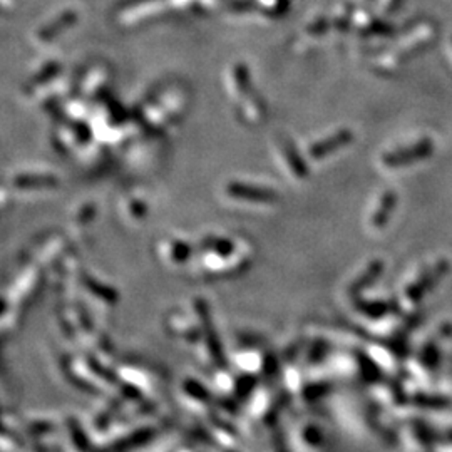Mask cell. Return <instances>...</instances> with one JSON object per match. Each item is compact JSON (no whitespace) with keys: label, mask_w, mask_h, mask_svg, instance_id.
<instances>
[{"label":"cell","mask_w":452,"mask_h":452,"mask_svg":"<svg viewBox=\"0 0 452 452\" xmlns=\"http://www.w3.org/2000/svg\"><path fill=\"white\" fill-rule=\"evenodd\" d=\"M434 153V143L431 139H421L419 143L410 144V146L399 147L395 151H389L383 154L382 163L389 168H401L412 165V163L422 161V159L429 158Z\"/></svg>","instance_id":"6da1fadb"},{"label":"cell","mask_w":452,"mask_h":452,"mask_svg":"<svg viewBox=\"0 0 452 452\" xmlns=\"http://www.w3.org/2000/svg\"><path fill=\"white\" fill-rule=\"evenodd\" d=\"M395 205H397V195H395L394 191H386L382 196L381 203H379L377 211H375V215L372 216V226L374 228L386 226Z\"/></svg>","instance_id":"3957f363"},{"label":"cell","mask_w":452,"mask_h":452,"mask_svg":"<svg viewBox=\"0 0 452 452\" xmlns=\"http://www.w3.org/2000/svg\"><path fill=\"white\" fill-rule=\"evenodd\" d=\"M282 150H283V156H285V159H287V165L291 170V173L297 176V178H305L307 173H309V170H307L305 161L300 158L297 150H295V146L291 144L290 139H287V138L283 139Z\"/></svg>","instance_id":"277c9868"},{"label":"cell","mask_w":452,"mask_h":452,"mask_svg":"<svg viewBox=\"0 0 452 452\" xmlns=\"http://www.w3.org/2000/svg\"><path fill=\"white\" fill-rule=\"evenodd\" d=\"M352 141H354V133H352L350 129H340L337 133L330 134L329 138L322 139V141L310 146L309 154L311 159H317L318 161V159L327 158V156L335 153V151L343 150V147L349 146Z\"/></svg>","instance_id":"7a4b0ae2"}]
</instances>
